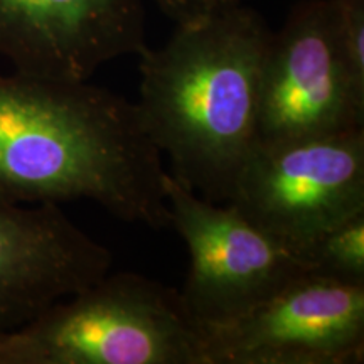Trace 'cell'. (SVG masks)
<instances>
[{"instance_id":"obj_1","label":"cell","mask_w":364,"mask_h":364,"mask_svg":"<svg viewBox=\"0 0 364 364\" xmlns=\"http://www.w3.org/2000/svg\"><path fill=\"white\" fill-rule=\"evenodd\" d=\"M166 172L135 102L88 81L0 75V198L90 199L127 223L164 230Z\"/></svg>"},{"instance_id":"obj_2","label":"cell","mask_w":364,"mask_h":364,"mask_svg":"<svg viewBox=\"0 0 364 364\" xmlns=\"http://www.w3.org/2000/svg\"><path fill=\"white\" fill-rule=\"evenodd\" d=\"M273 31L235 4L179 24L162 48L140 56L145 130L171 161L169 174L201 198L228 203L258 140L260 80Z\"/></svg>"},{"instance_id":"obj_3","label":"cell","mask_w":364,"mask_h":364,"mask_svg":"<svg viewBox=\"0 0 364 364\" xmlns=\"http://www.w3.org/2000/svg\"><path fill=\"white\" fill-rule=\"evenodd\" d=\"M16 334L26 364H206L179 290L134 272H108Z\"/></svg>"},{"instance_id":"obj_4","label":"cell","mask_w":364,"mask_h":364,"mask_svg":"<svg viewBox=\"0 0 364 364\" xmlns=\"http://www.w3.org/2000/svg\"><path fill=\"white\" fill-rule=\"evenodd\" d=\"M228 204L304 252L332 226L364 213V129L258 142Z\"/></svg>"},{"instance_id":"obj_5","label":"cell","mask_w":364,"mask_h":364,"mask_svg":"<svg viewBox=\"0 0 364 364\" xmlns=\"http://www.w3.org/2000/svg\"><path fill=\"white\" fill-rule=\"evenodd\" d=\"M171 226L186 241L191 268L179 290L199 327L225 324L314 273L302 250L248 221L231 204L213 203L164 176Z\"/></svg>"},{"instance_id":"obj_6","label":"cell","mask_w":364,"mask_h":364,"mask_svg":"<svg viewBox=\"0 0 364 364\" xmlns=\"http://www.w3.org/2000/svg\"><path fill=\"white\" fill-rule=\"evenodd\" d=\"M206 364H351L364 358V284L307 273L225 324L203 327Z\"/></svg>"},{"instance_id":"obj_7","label":"cell","mask_w":364,"mask_h":364,"mask_svg":"<svg viewBox=\"0 0 364 364\" xmlns=\"http://www.w3.org/2000/svg\"><path fill=\"white\" fill-rule=\"evenodd\" d=\"M363 125L364 102L341 65L329 0H304L272 34L260 80L257 144Z\"/></svg>"},{"instance_id":"obj_8","label":"cell","mask_w":364,"mask_h":364,"mask_svg":"<svg viewBox=\"0 0 364 364\" xmlns=\"http://www.w3.org/2000/svg\"><path fill=\"white\" fill-rule=\"evenodd\" d=\"M145 48L144 0H0V56L21 75L88 81Z\"/></svg>"},{"instance_id":"obj_9","label":"cell","mask_w":364,"mask_h":364,"mask_svg":"<svg viewBox=\"0 0 364 364\" xmlns=\"http://www.w3.org/2000/svg\"><path fill=\"white\" fill-rule=\"evenodd\" d=\"M110 250L59 204L0 198V332H11L107 275Z\"/></svg>"},{"instance_id":"obj_10","label":"cell","mask_w":364,"mask_h":364,"mask_svg":"<svg viewBox=\"0 0 364 364\" xmlns=\"http://www.w3.org/2000/svg\"><path fill=\"white\" fill-rule=\"evenodd\" d=\"M314 273L364 284V213L332 226L304 250Z\"/></svg>"},{"instance_id":"obj_11","label":"cell","mask_w":364,"mask_h":364,"mask_svg":"<svg viewBox=\"0 0 364 364\" xmlns=\"http://www.w3.org/2000/svg\"><path fill=\"white\" fill-rule=\"evenodd\" d=\"M336 48L349 85L364 102V0H329Z\"/></svg>"},{"instance_id":"obj_12","label":"cell","mask_w":364,"mask_h":364,"mask_svg":"<svg viewBox=\"0 0 364 364\" xmlns=\"http://www.w3.org/2000/svg\"><path fill=\"white\" fill-rule=\"evenodd\" d=\"M152 2L179 26L206 19L223 9L240 4V0H152Z\"/></svg>"},{"instance_id":"obj_13","label":"cell","mask_w":364,"mask_h":364,"mask_svg":"<svg viewBox=\"0 0 364 364\" xmlns=\"http://www.w3.org/2000/svg\"><path fill=\"white\" fill-rule=\"evenodd\" d=\"M0 364H24V354L16 331L0 332Z\"/></svg>"}]
</instances>
